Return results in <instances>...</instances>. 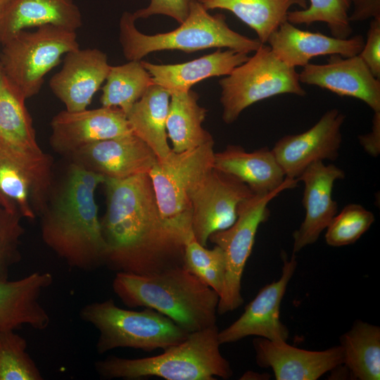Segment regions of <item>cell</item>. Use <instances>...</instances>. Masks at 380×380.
Returning <instances> with one entry per match:
<instances>
[{"label": "cell", "mask_w": 380, "mask_h": 380, "mask_svg": "<svg viewBox=\"0 0 380 380\" xmlns=\"http://www.w3.org/2000/svg\"><path fill=\"white\" fill-rule=\"evenodd\" d=\"M198 100V94L191 89L170 94L166 130L174 152H183L214 141L202 126L207 110L199 106Z\"/></svg>", "instance_id": "cell-27"}, {"label": "cell", "mask_w": 380, "mask_h": 380, "mask_svg": "<svg viewBox=\"0 0 380 380\" xmlns=\"http://www.w3.org/2000/svg\"><path fill=\"white\" fill-rule=\"evenodd\" d=\"M44 25L76 32L82 26V13L72 0H14L0 17V43Z\"/></svg>", "instance_id": "cell-25"}, {"label": "cell", "mask_w": 380, "mask_h": 380, "mask_svg": "<svg viewBox=\"0 0 380 380\" xmlns=\"http://www.w3.org/2000/svg\"><path fill=\"white\" fill-rule=\"evenodd\" d=\"M51 129V147L67 158L92 143L132 133L121 109L103 106L75 112L62 110L53 117Z\"/></svg>", "instance_id": "cell-15"}, {"label": "cell", "mask_w": 380, "mask_h": 380, "mask_svg": "<svg viewBox=\"0 0 380 380\" xmlns=\"http://www.w3.org/2000/svg\"><path fill=\"white\" fill-rule=\"evenodd\" d=\"M26 340L13 330L0 332V380H42L27 352Z\"/></svg>", "instance_id": "cell-34"}, {"label": "cell", "mask_w": 380, "mask_h": 380, "mask_svg": "<svg viewBox=\"0 0 380 380\" xmlns=\"http://www.w3.org/2000/svg\"><path fill=\"white\" fill-rule=\"evenodd\" d=\"M298 182L296 179L286 177L284 184L277 189L267 194H255L240 204L237 218L232 226L209 236L208 241L223 251L226 260L224 286L217 309L218 315L234 311L243 303V272L258 229L270 217L267 205L282 191L297 186Z\"/></svg>", "instance_id": "cell-10"}, {"label": "cell", "mask_w": 380, "mask_h": 380, "mask_svg": "<svg viewBox=\"0 0 380 380\" xmlns=\"http://www.w3.org/2000/svg\"><path fill=\"white\" fill-rule=\"evenodd\" d=\"M191 0H151L149 5L132 13L134 18H148L154 15H164L174 18L179 24L186 18Z\"/></svg>", "instance_id": "cell-37"}, {"label": "cell", "mask_w": 380, "mask_h": 380, "mask_svg": "<svg viewBox=\"0 0 380 380\" xmlns=\"http://www.w3.org/2000/svg\"><path fill=\"white\" fill-rule=\"evenodd\" d=\"M280 278L264 286L232 324L218 332L220 343H232L256 336L273 341H286L289 331L280 319V307L288 284L297 267L296 253L290 259L282 254Z\"/></svg>", "instance_id": "cell-13"}, {"label": "cell", "mask_w": 380, "mask_h": 380, "mask_svg": "<svg viewBox=\"0 0 380 380\" xmlns=\"http://www.w3.org/2000/svg\"><path fill=\"white\" fill-rule=\"evenodd\" d=\"M353 10L350 22H362L380 17V0H350Z\"/></svg>", "instance_id": "cell-39"}, {"label": "cell", "mask_w": 380, "mask_h": 380, "mask_svg": "<svg viewBox=\"0 0 380 380\" xmlns=\"http://www.w3.org/2000/svg\"><path fill=\"white\" fill-rule=\"evenodd\" d=\"M214 141L158 160L148 175L166 226L185 243L193 234L189 194L213 169Z\"/></svg>", "instance_id": "cell-7"}, {"label": "cell", "mask_w": 380, "mask_h": 380, "mask_svg": "<svg viewBox=\"0 0 380 380\" xmlns=\"http://www.w3.org/2000/svg\"><path fill=\"white\" fill-rule=\"evenodd\" d=\"M217 325L190 333L182 343L160 355L142 358L110 355L95 362L104 379H138L156 376L166 380H215L232 376L229 362L220 353Z\"/></svg>", "instance_id": "cell-4"}, {"label": "cell", "mask_w": 380, "mask_h": 380, "mask_svg": "<svg viewBox=\"0 0 380 380\" xmlns=\"http://www.w3.org/2000/svg\"><path fill=\"white\" fill-rule=\"evenodd\" d=\"M358 56L373 75L380 80V17L371 20L366 41Z\"/></svg>", "instance_id": "cell-38"}, {"label": "cell", "mask_w": 380, "mask_h": 380, "mask_svg": "<svg viewBox=\"0 0 380 380\" xmlns=\"http://www.w3.org/2000/svg\"><path fill=\"white\" fill-rule=\"evenodd\" d=\"M68 158L87 170L115 179L148 174L158 160L153 151L133 133L92 143Z\"/></svg>", "instance_id": "cell-16"}, {"label": "cell", "mask_w": 380, "mask_h": 380, "mask_svg": "<svg viewBox=\"0 0 380 380\" xmlns=\"http://www.w3.org/2000/svg\"><path fill=\"white\" fill-rule=\"evenodd\" d=\"M153 84L152 77L141 61L110 65L106 84L102 87L101 103L103 107L118 108L126 115Z\"/></svg>", "instance_id": "cell-31"}, {"label": "cell", "mask_w": 380, "mask_h": 380, "mask_svg": "<svg viewBox=\"0 0 380 380\" xmlns=\"http://www.w3.org/2000/svg\"><path fill=\"white\" fill-rule=\"evenodd\" d=\"M345 118L344 114L333 108L307 131L279 139L272 151L286 177L297 179L312 163L335 160L342 142L341 129Z\"/></svg>", "instance_id": "cell-14"}, {"label": "cell", "mask_w": 380, "mask_h": 380, "mask_svg": "<svg viewBox=\"0 0 380 380\" xmlns=\"http://www.w3.org/2000/svg\"><path fill=\"white\" fill-rule=\"evenodd\" d=\"M267 43L279 60L296 68L305 66L312 58L319 56H357L363 48L365 39L360 34L339 39L303 30L286 20L270 35Z\"/></svg>", "instance_id": "cell-21"}, {"label": "cell", "mask_w": 380, "mask_h": 380, "mask_svg": "<svg viewBox=\"0 0 380 380\" xmlns=\"http://www.w3.org/2000/svg\"><path fill=\"white\" fill-rule=\"evenodd\" d=\"M25 99L0 74V144L19 151H43L36 139Z\"/></svg>", "instance_id": "cell-29"}, {"label": "cell", "mask_w": 380, "mask_h": 380, "mask_svg": "<svg viewBox=\"0 0 380 380\" xmlns=\"http://www.w3.org/2000/svg\"><path fill=\"white\" fill-rule=\"evenodd\" d=\"M170 101V93L154 84L126 113L132 133L153 151L158 160L172 151L166 130Z\"/></svg>", "instance_id": "cell-26"}, {"label": "cell", "mask_w": 380, "mask_h": 380, "mask_svg": "<svg viewBox=\"0 0 380 380\" xmlns=\"http://www.w3.org/2000/svg\"><path fill=\"white\" fill-rule=\"evenodd\" d=\"M2 45V73L25 99L39 92L45 75L63 55L80 48L76 32L53 25L22 30Z\"/></svg>", "instance_id": "cell-8"}, {"label": "cell", "mask_w": 380, "mask_h": 380, "mask_svg": "<svg viewBox=\"0 0 380 380\" xmlns=\"http://www.w3.org/2000/svg\"><path fill=\"white\" fill-rule=\"evenodd\" d=\"M104 180L103 175L70 162L39 216L44 243L70 268L94 271L105 263L106 244L95 198Z\"/></svg>", "instance_id": "cell-2"}, {"label": "cell", "mask_w": 380, "mask_h": 380, "mask_svg": "<svg viewBox=\"0 0 380 380\" xmlns=\"http://www.w3.org/2000/svg\"><path fill=\"white\" fill-rule=\"evenodd\" d=\"M53 281V275L47 272H34L13 281L0 279V332L23 325L46 329L51 319L39 298Z\"/></svg>", "instance_id": "cell-22"}, {"label": "cell", "mask_w": 380, "mask_h": 380, "mask_svg": "<svg viewBox=\"0 0 380 380\" xmlns=\"http://www.w3.org/2000/svg\"><path fill=\"white\" fill-rule=\"evenodd\" d=\"M101 219L105 263L115 272L149 274L182 265L184 241L165 224L148 174L105 178Z\"/></svg>", "instance_id": "cell-1"}, {"label": "cell", "mask_w": 380, "mask_h": 380, "mask_svg": "<svg viewBox=\"0 0 380 380\" xmlns=\"http://www.w3.org/2000/svg\"><path fill=\"white\" fill-rule=\"evenodd\" d=\"M23 217L0 205V279H8L10 269L21 260L20 241L25 229Z\"/></svg>", "instance_id": "cell-36"}, {"label": "cell", "mask_w": 380, "mask_h": 380, "mask_svg": "<svg viewBox=\"0 0 380 380\" xmlns=\"http://www.w3.org/2000/svg\"><path fill=\"white\" fill-rule=\"evenodd\" d=\"M253 346L257 365L271 368L277 380H316L343 363L341 346L315 351L262 337L255 338Z\"/></svg>", "instance_id": "cell-20"}, {"label": "cell", "mask_w": 380, "mask_h": 380, "mask_svg": "<svg viewBox=\"0 0 380 380\" xmlns=\"http://www.w3.org/2000/svg\"><path fill=\"white\" fill-rule=\"evenodd\" d=\"M132 13L124 12L120 20V42L125 57L141 61L154 51L180 50L186 53L211 48H227L248 53L262 44L232 30L221 13L211 15L197 0H191L189 14L170 32L148 35L135 26Z\"/></svg>", "instance_id": "cell-5"}, {"label": "cell", "mask_w": 380, "mask_h": 380, "mask_svg": "<svg viewBox=\"0 0 380 380\" xmlns=\"http://www.w3.org/2000/svg\"><path fill=\"white\" fill-rule=\"evenodd\" d=\"M298 75L300 83L361 100L374 112L380 111V80L358 55H331L327 63H308Z\"/></svg>", "instance_id": "cell-18"}, {"label": "cell", "mask_w": 380, "mask_h": 380, "mask_svg": "<svg viewBox=\"0 0 380 380\" xmlns=\"http://www.w3.org/2000/svg\"><path fill=\"white\" fill-rule=\"evenodd\" d=\"M360 144L365 151L372 157L380 153V111L374 112L372 129L365 134L358 136Z\"/></svg>", "instance_id": "cell-40"}, {"label": "cell", "mask_w": 380, "mask_h": 380, "mask_svg": "<svg viewBox=\"0 0 380 380\" xmlns=\"http://www.w3.org/2000/svg\"><path fill=\"white\" fill-rule=\"evenodd\" d=\"M197 1L208 11L220 8L232 12L256 32L262 44H266L270 35L287 20L291 7L307 8L306 0Z\"/></svg>", "instance_id": "cell-28"}, {"label": "cell", "mask_w": 380, "mask_h": 380, "mask_svg": "<svg viewBox=\"0 0 380 380\" xmlns=\"http://www.w3.org/2000/svg\"><path fill=\"white\" fill-rule=\"evenodd\" d=\"M110 68L106 54L101 50L79 48L65 55L63 66L50 79L49 87L66 110H83L106 81Z\"/></svg>", "instance_id": "cell-19"}, {"label": "cell", "mask_w": 380, "mask_h": 380, "mask_svg": "<svg viewBox=\"0 0 380 380\" xmlns=\"http://www.w3.org/2000/svg\"><path fill=\"white\" fill-rule=\"evenodd\" d=\"M53 161L44 153L0 144V205L30 220L40 216L53 185Z\"/></svg>", "instance_id": "cell-11"}, {"label": "cell", "mask_w": 380, "mask_h": 380, "mask_svg": "<svg viewBox=\"0 0 380 380\" xmlns=\"http://www.w3.org/2000/svg\"><path fill=\"white\" fill-rule=\"evenodd\" d=\"M182 266L220 296L225 277L226 260L219 246L215 245L208 249L200 244L192 234L184 245Z\"/></svg>", "instance_id": "cell-32"}, {"label": "cell", "mask_w": 380, "mask_h": 380, "mask_svg": "<svg viewBox=\"0 0 380 380\" xmlns=\"http://www.w3.org/2000/svg\"><path fill=\"white\" fill-rule=\"evenodd\" d=\"M112 288L126 306L153 309L189 334L216 325L220 295L182 265L149 274L116 272Z\"/></svg>", "instance_id": "cell-3"}, {"label": "cell", "mask_w": 380, "mask_h": 380, "mask_svg": "<svg viewBox=\"0 0 380 380\" xmlns=\"http://www.w3.org/2000/svg\"><path fill=\"white\" fill-rule=\"evenodd\" d=\"M344 177L343 170L323 161L312 163L298 177L304 184L302 201L305 215L293 234V253L316 242L336 215L338 204L332 197L333 187L336 180Z\"/></svg>", "instance_id": "cell-17"}, {"label": "cell", "mask_w": 380, "mask_h": 380, "mask_svg": "<svg viewBox=\"0 0 380 380\" xmlns=\"http://www.w3.org/2000/svg\"><path fill=\"white\" fill-rule=\"evenodd\" d=\"M375 217L362 205L350 203L333 217L325 234L326 243L341 247L355 243L372 226Z\"/></svg>", "instance_id": "cell-35"}, {"label": "cell", "mask_w": 380, "mask_h": 380, "mask_svg": "<svg viewBox=\"0 0 380 380\" xmlns=\"http://www.w3.org/2000/svg\"><path fill=\"white\" fill-rule=\"evenodd\" d=\"M2 72V70H1V63H0V74Z\"/></svg>", "instance_id": "cell-42"}, {"label": "cell", "mask_w": 380, "mask_h": 380, "mask_svg": "<svg viewBox=\"0 0 380 380\" xmlns=\"http://www.w3.org/2000/svg\"><path fill=\"white\" fill-rule=\"evenodd\" d=\"M213 168L243 182L255 194L272 192L286 180L274 154L267 147L249 152L240 146L229 145L215 153Z\"/></svg>", "instance_id": "cell-23"}, {"label": "cell", "mask_w": 380, "mask_h": 380, "mask_svg": "<svg viewBox=\"0 0 380 380\" xmlns=\"http://www.w3.org/2000/svg\"><path fill=\"white\" fill-rule=\"evenodd\" d=\"M343 365L353 379L379 380L380 327L361 320L341 337Z\"/></svg>", "instance_id": "cell-30"}, {"label": "cell", "mask_w": 380, "mask_h": 380, "mask_svg": "<svg viewBox=\"0 0 380 380\" xmlns=\"http://www.w3.org/2000/svg\"><path fill=\"white\" fill-rule=\"evenodd\" d=\"M14 0H0V17Z\"/></svg>", "instance_id": "cell-41"}, {"label": "cell", "mask_w": 380, "mask_h": 380, "mask_svg": "<svg viewBox=\"0 0 380 380\" xmlns=\"http://www.w3.org/2000/svg\"><path fill=\"white\" fill-rule=\"evenodd\" d=\"M248 53L233 49L216 51L183 63L158 65L141 61L154 84L174 92L186 91L201 80L229 75L248 59Z\"/></svg>", "instance_id": "cell-24"}, {"label": "cell", "mask_w": 380, "mask_h": 380, "mask_svg": "<svg viewBox=\"0 0 380 380\" xmlns=\"http://www.w3.org/2000/svg\"><path fill=\"white\" fill-rule=\"evenodd\" d=\"M80 317L99 331L96 344L99 354L118 348L146 352L163 350L182 343L189 334L153 309H124L116 305L111 298L86 304L80 311Z\"/></svg>", "instance_id": "cell-6"}, {"label": "cell", "mask_w": 380, "mask_h": 380, "mask_svg": "<svg viewBox=\"0 0 380 380\" xmlns=\"http://www.w3.org/2000/svg\"><path fill=\"white\" fill-rule=\"evenodd\" d=\"M255 193L243 182L215 169L191 189V230L196 240L207 246L214 232L232 226L240 204Z\"/></svg>", "instance_id": "cell-12"}, {"label": "cell", "mask_w": 380, "mask_h": 380, "mask_svg": "<svg viewBox=\"0 0 380 380\" xmlns=\"http://www.w3.org/2000/svg\"><path fill=\"white\" fill-rule=\"evenodd\" d=\"M219 84L222 120L227 124L236 121L244 109L262 100L284 94H306L296 68L279 60L265 44Z\"/></svg>", "instance_id": "cell-9"}, {"label": "cell", "mask_w": 380, "mask_h": 380, "mask_svg": "<svg viewBox=\"0 0 380 380\" xmlns=\"http://www.w3.org/2000/svg\"><path fill=\"white\" fill-rule=\"evenodd\" d=\"M350 0H310V6L289 11L287 20L293 25H311L316 22L327 24L332 37L347 39L353 29L349 18Z\"/></svg>", "instance_id": "cell-33"}]
</instances>
